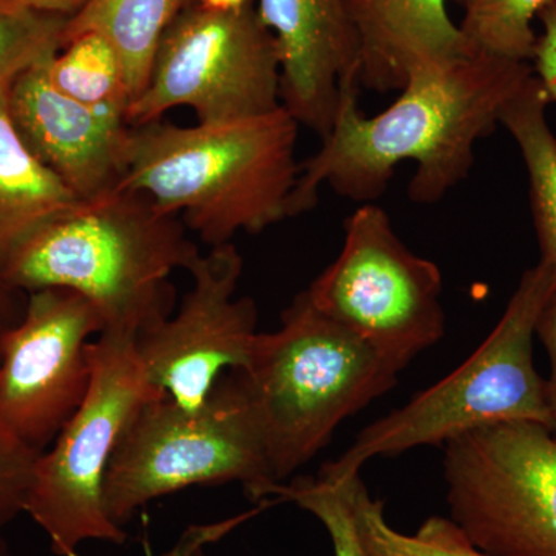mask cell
Here are the masks:
<instances>
[{
    "label": "cell",
    "instance_id": "cell-1",
    "mask_svg": "<svg viewBox=\"0 0 556 556\" xmlns=\"http://www.w3.org/2000/svg\"><path fill=\"white\" fill-rule=\"evenodd\" d=\"M532 76L530 62L471 50L413 70L401 97L375 116L362 112L361 89L343 90L332 129L299 164L289 218L316 206L324 186L372 203L405 161L416 166L408 199L438 203L468 177L478 141L500 126L503 110Z\"/></svg>",
    "mask_w": 556,
    "mask_h": 556
},
{
    "label": "cell",
    "instance_id": "cell-2",
    "mask_svg": "<svg viewBox=\"0 0 556 556\" xmlns=\"http://www.w3.org/2000/svg\"><path fill=\"white\" fill-rule=\"evenodd\" d=\"M298 121L268 115L179 127L163 119L130 126L119 189L144 193L211 248L289 218L299 177Z\"/></svg>",
    "mask_w": 556,
    "mask_h": 556
},
{
    "label": "cell",
    "instance_id": "cell-3",
    "mask_svg": "<svg viewBox=\"0 0 556 556\" xmlns=\"http://www.w3.org/2000/svg\"><path fill=\"white\" fill-rule=\"evenodd\" d=\"M199 255L179 215L119 189L50 219L11 249L2 266L20 291L78 292L100 313L104 331L138 338L170 316L169 278Z\"/></svg>",
    "mask_w": 556,
    "mask_h": 556
},
{
    "label": "cell",
    "instance_id": "cell-4",
    "mask_svg": "<svg viewBox=\"0 0 556 556\" xmlns=\"http://www.w3.org/2000/svg\"><path fill=\"white\" fill-rule=\"evenodd\" d=\"M239 372L278 485L327 447L346 417L396 386L402 369L321 314L303 291L277 331L258 332Z\"/></svg>",
    "mask_w": 556,
    "mask_h": 556
},
{
    "label": "cell",
    "instance_id": "cell-5",
    "mask_svg": "<svg viewBox=\"0 0 556 556\" xmlns=\"http://www.w3.org/2000/svg\"><path fill=\"white\" fill-rule=\"evenodd\" d=\"M554 292V273L540 260L525 270L503 317L459 368L364 428L339 459L321 467L317 478L346 481L375 457L445 445L501 424L535 422L554 431L546 380L533 362L538 318Z\"/></svg>",
    "mask_w": 556,
    "mask_h": 556
},
{
    "label": "cell",
    "instance_id": "cell-6",
    "mask_svg": "<svg viewBox=\"0 0 556 556\" xmlns=\"http://www.w3.org/2000/svg\"><path fill=\"white\" fill-rule=\"evenodd\" d=\"M226 482H239L252 501L273 495L277 485L239 369L219 379L197 409L166 394L146 402L110 460L102 501L108 517L124 529L156 497Z\"/></svg>",
    "mask_w": 556,
    "mask_h": 556
},
{
    "label": "cell",
    "instance_id": "cell-7",
    "mask_svg": "<svg viewBox=\"0 0 556 556\" xmlns=\"http://www.w3.org/2000/svg\"><path fill=\"white\" fill-rule=\"evenodd\" d=\"M135 340L104 331L89 343V391L36 464L25 514L49 538L54 555L78 556L87 541L126 543L123 527L105 514L102 485L131 417L166 394L146 378Z\"/></svg>",
    "mask_w": 556,
    "mask_h": 556
},
{
    "label": "cell",
    "instance_id": "cell-8",
    "mask_svg": "<svg viewBox=\"0 0 556 556\" xmlns=\"http://www.w3.org/2000/svg\"><path fill=\"white\" fill-rule=\"evenodd\" d=\"M442 289L437 263L401 240L386 208L365 203L345 219L338 258L305 292L321 314L404 371L444 338Z\"/></svg>",
    "mask_w": 556,
    "mask_h": 556
},
{
    "label": "cell",
    "instance_id": "cell-9",
    "mask_svg": "<svg viewBox=\"0 0 556 556\" xmlns=\"http://www.w3.org/2000/svg\"><path fill=\"white\" fill-rule=\"evenodd\" d=\"M177 108L192 109L199 124L254 118L281 108L276 39L255 5L217 13L195 3L164 33L148 86L126 119L141 126Z\"/></svg>",
    "mask_w": 556,
    "mask_h": 556
},
{
    "label": "cell",
    "instance_id": "cell-10",
    "mask_svg": "<svg viewBox=\"0 0 556 556\" xmlns=\"http://www.w3.org/2000/svg\"><path fill=\"white\" fill-rule=\"evenodd\" d=\"M450 519L492 556H556V438L535 422L479 428L445 444Z\"/></svg>",
    "mask_w": 556,
    "mask_h": 556
},
{
    "label": "cell",
    "instance_id": "cell-11",
    "mask_svg": "<svg viewBox=\"0 0 556 556\" xmlns=\"http://www.w3.org/2000/svg\"><path fill=\"white\" fill-rule=\"evenodd\" d=\"M102 331L100 313L78 292H28L20 320L0 340V417L30 447L46 452L83 404L90 338Z\"/></svg>",
    "mask_w": 556,
    "mask_h": 556
},
{
    "label": "cell",
    "instance_id": "cell-12",
    "mask_svg": "<svg viewBox=\"0 0 556 556\" xmlns=\"http://www.w3.org/2000/svg\"><path fill=\"white\" fill-rule=\"evenodd\" d=\"M192 288L175 316L142 329L135 348L146 378L182 408L207 401L223 371L247 368L257 339L258 309L236 298L243 257L232 243L189 265Z\"/></svg>",
    "mask_w": 556,
    "mask_h": 556
},
{
    "label": "cell",
    "instance_id": "cell-13",
    "mask_svg": "<svg viewBox=\"0 0 556 556\" xmlns=\"http://www.w3.org/2000/svg\"><path fill=\"white\" fill-rule=\"evenodd\" d=\"M51 50L20 73L7 90L17 134L33 155L65 182L80 201L119 190L126 170V113L91 108L53 86Z\"/></svg>",
    "mask_w": 556,
    "mask_h": 556
},
{
    "label": "cell",
    "instance_id": "cell-14",
    "mask_svg": "<svg viewBox=\"0 0 556 556\" xmlns=\"http://www.w3.org/2000/svg\"><path fill=\"white\" fill-rule=\"evenodd\" d=\"M255 10L276 39L281 108L324 139L342 91L361 89V39L346 0H257Z\"/></svg>",
    "mask_w": 556,
    "mask_h": 556
},
{
    "label": "cell",
    "instance_id": "cell-15",
    "mask_svg": "<svg viewBox=\"0 0 556 556\" xmlns=\"http://www.w3.org/2000/svg\"><path fill=\"white\" fill-rule=\"evenodd\" d=\"M450 0H346L361 39V89L401 91L409 73L471 51Z\"/></svg>",
    "mask_w": 556,
    "mask_h": 556
},
{
    "label": "cell",
    "instance_id": "cell-16",
    "mask_svg": "<svg viewBox=\"0 0 556 556\" xmlns=\"http://www.w3.org/2000/svg\"><path fill=\"white\" fill-rule=\"evenodd\" d=\"M0 89V258L50 219L83 203L22 141Z\"/></svg>",
    "mask_w": 556,
    "mask_h": 556
},
{
    "label": "cell",
    "instance_id": "cell-17",
    "mask_svg": "<svg viewBox=\"0 0 556 556\" xmlns=\"http://www.w3.org/2000/svg\"><path fill=\"white\" fill-rule=\"evenodd\" d=\"M195 3L199 0H87L68 17L61 49L86 33L102 36L119 56L131 104L148 86L164 33Z\"/></svg>",
    "mask_w": 556,
    "mask_h": 556
},
{
    "label": "cell",
    "instance_id": "cell-18",
    "mask_svg": "<svg viewBox=\"0 0 556 556\" xmlns=\"http://www.w3.org/2000/svg\"><path fill=\"white\" fill-rule=\"evenodd\" d=\"M547 105L533 75L503 110L500 124L515 139L525 161L541 262L551 266L556 292V135L548 124Z\"/></svg>",
    "mask_w": 556,
    "mask_h": 556
},
{
    "label": "cell",
    "instance_id": "cell-19",
    "mask_svg": "<svg viewBox=\"0 0 556 556\" xmlns=\"http://www.w3.org/2000/svg\"><path fill=\"white\" fill-rule=\"evenodd\" d=\"M353 511L357 535L369 556H492L479 551L450 518L430 517L412 535L387 521L386 506L368 493L361 475L334 482Z\"/></svg>",
    "mask_w": 556,
    "mask_h": 556
},
{
    "label": "cell",
    "instance_id": "cell-20",
    "mask_svg": "<svg viewBox=\"0 0 556 556\" xmlns=\"http://www.w3.org/2000/svg\"><path fill=\"white\" fill-rule=\"evenodd\" d=\"M49 73L53 86L72 100L127 115L131 98L126 73L116 51L97 33L65 43L51 58Z\"/></svg>",
    "mask_w": 556,
    "mask_h": 556
},
{
    "label": "cell",
    "instance_id": "cell-21",
    "mask_svg": "<svg viewBox=\"0 0 556 556\" xmlns=\"http://www.w3.org/2000/svg\"><path fill=\"white\" fill-rule=\"evenodd\" d=\"M548 0H470L460 31L471 50L532 62L538 35L533 22Z\"/></svg>",
    "mask_w": 556,
    "mask_h": 556
},
{
    "label": "cell",
    "instance_id": "cell-22",
    "mask_svg": "<svg viewBox=\"0 0 556 556\" xmlns=\"http://www.w3.org/2000/svg\"><path fill=\"white\" fill-rule=\"evenodd\" d=\"M68 16L0 0V89L43 54L61 49Z\"/></svg>",
    "mask_w": 556,
    "mask_h": 556
},
{
    "label": "cell",
    "instance_id": "cell-23",
    "mask_svg": "<svg viewBox=\"0 0 556 556\" xmlns=\"http://www.w3.org/2000/svg\"><path fill=\"white\" fill-rule=\"evenodd\" d=\"M273 496L291 501L325 526L334 556H369L357 535L353 511L343 486L320 478H299L291 484L274 486Z\"/></svg>",
    "mask_w": 556,
    "mask_h": 556
},
{
    "label": "cell",
    "instance_id": "cell-24",
    "mask_svg": "<svg viewBox=\"0 0 556 556\" xmlns=\"http://www.w3.org/2000/svg\"><path fill=\"white\" fill-rule=\"evenodd\" d=\"M39 456L0 417V530L24 514Z\"/></svg>",
    "mask_w": 556,
    "mask_h": 556
},
{
    "label": "cell",
    "instance_id": "cell-25",
    "mask_svg": "<svg viewBox=\"0 0 556 556\" xmlns=\"http://www.w3.org/2000/svg\"><path fill=\"white\" fill-rule=\"evenodd\" d=\"M536 21L541 24V33L530 64L548 104H552L556 102V0H548Z\"/></svg>",
    "mask_w": 556,
    "mask_h": 556
},
{
    "label": "cell",
    "instance_id": "cell-26",
    "mask_svg": "<svg viewBox=\"0 0 556 556\" xmlns=\"http://www.w3.org/2000/svg\"><path fill=\"white\" fill-rule=\"evenodd\" d=\"M536 336L543 342L551 358V378L546 380V397L552 420H554V431H556V292L548 299L547 305L538 318Z\"/></svg>",
    "mask_w": 556,
    "mask_h": 556
},
{
    "label": "cell",
    "instance_id": "cell-27",
    "mask_svg": "<svg viewBox=\"0 0 556 556\" xmlns=\"http://www.w3.org/2000/svg\"><path fill=\"white\" fill-rule=\"evenodd\" d=\"M21 294L22 291L7 280L5 274H3L2 258H0V340L24 313L25 303L21 305Z\"/></svg>",
    "mask_w": 556,
    "mask_h": 556
},
{
    "label": "cell",
    "instance_id": "cell-28",
    "mask_svg": "<svg viewBox=\"0 0 556 556\" xmlns=\"http://www.w3.org/2000/svg\"><path fill=\"white\" fill-rule=\"evenodd\" d=\"M208 541V532L190 533L185 543L179 544L175 555L177 556H207L204 544Z\"/></svg>",
    "mask_w": 556,
    "mask_h": 556
},
{
    "label": "cell",
    "instance_id": "cell-29",
    "mask_svg": "<svg viewBox=\"0 0 556 556\" xmlns=\"http://www.w3.org/2000/svg\"><path fill=\"white\" fill-rule=\"evenodd\" d=\"M199 5L217 13H233L255 5V0H199Z\"/></svg>",
    "mask_w": 556,
    "mask_h": 556
},
{
    "label": "cell",
    "instance_id": "cell-30",
    "mask_svg": "<svg viewBox=\"0 0 556 556\" xmlns=\"http://www.w3.org/2000/svg\"><path fill=\"white\" fill-rule=\"evenodd\" d=\"M87 0H49L47 11L50 13L64 14V16H72Z\"/></svg>",
    "mask_w": 556,
    "mask_h": 556
},
{
    "label": "cell",
    "instance_id": "cell-31",
    "mask_svg": "<svg viewBox=\"0 0 556 556\" xmlns=\"http://www.w3.org/2000/svg\"><path fill=\"white\" fill-rule=\"evenodd\" d=\"M13 2H16L17 5L39 11H47V7H49V0H13Z\"/></svg>",
    "mask_w": 556,
    "mask_h": 556
},
{
    "label": "cell",
    "instance_id": "cell-32",
    "mask_svg": "<svg viewBox=\"0 0 556 556\" xmlns=\"http://www.w3.org/2000/svg\"><path fill=\"white\" fill-rule=\"evenodd\" d=\"M0 556H10V546L2 535V530H0Z\"/></svg>",
    "mask_w": 556,
    "mask_h": 556
},
{
    "label": "cell",
    "instance_id": "cell-33",
    "mask_svg": "<svg viewBox=\"0 0 556 556\" xmlns=\"http://www.w3.org/2000/svg\"><path fill=\"white\" fill-rule=\"evenodd\" d=\"M450 2L457 3V5L466 7L470 0H450Z\"/></svg>",
    "mask_w": 556,
    "mask_h": 556
}]
</instances>
